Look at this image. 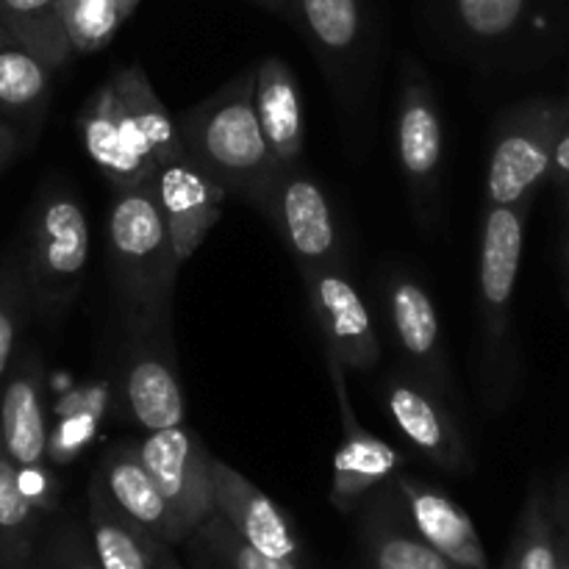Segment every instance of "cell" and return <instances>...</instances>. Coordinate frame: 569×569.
Segmentation results:
<instances>
[{
    "label": "cell",
    "mask_w": 569,
    "mask_h": 569,
    "mask_svg": "<svg viewBox=\"0 0 569 569\" xmlns=\"http://www.w3.org/2000/svg\"><path fill=\"white\" fill-rule=\"evenodd\" d=\"M81 142L92 164L117 189L153 181L159 167L181 153L178 122L142 67H120L83 106Z\"/></svg>",
    "instance_id": "6da1fadb"
},
{
    "label": "cell",
    "mask_w": 569,
    "mask_h": 569,
    "mask_svg": "<svg viewBox=\"0 0 569 569\" xmlns=\"http://www.w3.org/2000/svg\"><path fill=\"white\" fill-rule=\"evenodd\" d=\"M256 67L233 76L217 92L189 106L178 117L183 150L228 189L261 214L278 176V161L261 131L253 103Z\"/></svg>",
    "instance_id": "7a4b0ae2"
},
{
    "label": "cell",
    "mask_w": 569,
    "mask_h": 569,
    "mask_svg": "<svg viewBox=\"0 0 569 569\" xmlns=\"http://www.w3.org/2000/svg\"><path fill=\"white\" fill-rule=\"evenodd\" d=\"M528 206H487L478 248V331H481V395L489 409H503L515 389L517 350L511 306L526 248Z\"/></svg>",
    "instance_id": "3957f363"
},
{
    "label": "cell",
    "mask_w": 569,
    "mask_h": 569,
    "mask_svg": "<svg viewBox=\"0 0 569 569\" xmlns=\"http://www.w3.org/2000/svg\"><path fill=\"white\" fill-rule=\"evenodd\" d=\"M106 250L122 315L172 309L183 259L161 214L153 181L117 189L106 214Z\"/></svg>",
    "instance_id": "277c9868"
},
{
    "label": "cell",
    "mask_w": 569,
    "mask_h": 569,
    "mask_svg": "<svg viewBox=\"0 0 569 569\" xmlns=\"http://www.w3.org/2000/svg\"><path fill=\"white\" fill-rule=\"evenodd\" d=\"M122 317H126V342L117 370L122 415L144 433L181 426L187 406H183L176 339H172V309L137 311Z\"/></svg>",
    "instance_id": "5b68a950"
},
{
    "label": "cell",
    "mask_w": 569,
    "mask_h": 569,
    "mask_svg": "<svg viewBox=\"0 0 569 569\" xmlns=\"http://www.w3.org/2000/svg\"><path fill=\"white\" fill-rule=\"evenodd\" d=\"M567 120L569 106L548 98L526 100L500 120L483 178L487 206H531L539 183L550 178Z\"/></svg>",
    "instance_id": "8992f818"
},
{
    "label": "cell",
    "mask_w": 569,
    "mask_h": 569,
    "mask_svg": "<svg viewBox=\"0 0 569 569\" xmlns=\"http://www.w3.org/2000/svg\"><path fill=\"white\" fill-rule=\"evenodd\" d=\"M89 220L70 189L39 200L28 248V278L39 309L64 315L78 298L89 264Z\"/></svg>",
    "instance_id": "52a82bcc"
},
{
    "label": "cell",
    "mask_w": 569,
    "mask_h": 569,
    "mask_svg": "<svg viewBox=\"0 0 569 569\" xmlns=\"http://www.w3.org/2000/svg\"><path fill=\"white\" fill-rule=\"evenodd\" d=\"M261 217L276 228L278 239L300 272L345 264L337 211L317 178L300 164L278 170Z\"/></svg>",
    "instance_id": "ba28073f"
},
{
    "label": "cell",
    "mask_w": 569,
    "mask_h": 569,
    "mask_svg": "<svg viewBox=\"0 0 569 569\" xmlns=\"http://www.w3.org/2000/svg\"><path fill=\"white\" fill-rule=\"evenodd\" d=\"M395 150L417 209H426L439 189L445 161V120L428 72L406 61L395 109Z\"/></svg>",
    "instance_id": "9c48e42d"
},
{
    "label": "cell",
    "mask_w": 569,
    "mask_h": 569,
    "mask_svg": "<svg viewBox=\"0 0 569 569\" xmlns=\"http://www.w3.org/2000/svg\"><path fill=\"white\" fill-rule=\"evenodd\" d=\"M139 453L161 495L176 515L183 539L192 537L214 511V478L203 439L187 426L148 431L139 439Z\"/></svg>",
    "instance_id": "30bf717a"
},
{
    "label": "cell",
    "mask_w": 569,
    "mask_h": 569,
    "mask_svg": "<svg viewBox=\"0 0 569 569\" xmlns=\"http://www.w3.org/2000/svg\"><path fill=\"white\" fill-rule=\"evenodd\" d=\"M383 400L395 428L433 467L450 476H467L472 470L470 445L437 387L422 381L409 367H400L383 381Z\"/></svg>",
    "instance_id": "8fae6325"
},
{
    "label": "cell",
    "mask_w": 569,
    "mask_h": 569,
    "mask_svg": "<svg viewBox=\"0 0 569 569\" xmlns=\"http://www.w3.org/2000/svg\"><path fill=\"white\" fill-rule=\"evenodd\" d=\"M300 278L328 353L337 356L348 372L376 370L381 361V345L348 267H320V270L300 272Z\"/></svg>",
    "instance_id": "7c38bea8"
},
{
    "label": "cell",
    "mask_w": 569,
    "mask_h": 569,
    "mask_svg": "<svg viewBox=\"0 0 569 569\" xmlns=\"http://www.w3.org/2000/svg\"><path fill=\"white\" fill-rule=\"evenodd\" d=\"M328 378H331L333 395H337L339 417H342V442H339L337 456H333V472H331V503L339 511L350 515L359 509L378 487L392 481L403 467V456L383 442L381 437L367 431L361 426L359 415L353 409V398H350L348 378H345L342 361L326 350Z\"/></svg>",
    "instance_id": "4fadbf2b"
},
{
    "label": "cell",
    "mask_w": 569,
    "mask_h": 569,
    "mask_svg": "<svg viewBox=\"0 0 569 569\" xmlns=\"http://www.w3.org/2000/svg\"><path fill=\"white\" fill-rule=\"evenodd\" d=\"M153 187L161 214H164L167 228L172 233V242H176L181 259L189 261L206 242L211 228L220 222L226 200L231 194L187 150H181L159 167Z\"/></svg>",
    "instance_id": "5bb4252c"
},
{
    "label": "cell",
    "mask_w": 569,
    "mask_h": 569,
    "mask_svg": "<svg viewBox=\"0 0 569 569\" xmlns=\"http://www.w3.org/2000/svg\"><path fill=\"white\" fill-rule=\"evenodd\" d=\"M383 300H387L389 328L403 353L406 367L442 395L448 392L450 367L448 353H445L442 322H439L437 306L428 289L409 272L392 270L383 283Z\"/></svg>",
    "instance_id": "9a60e30c"
},
{
    "label": "cell",
    "mask_w": 569,
    "mask_h": 569,
    "mask_svg": "<svg viewBox=\"0 0 569 569\" xmlns=\"http://www.w3.org/2000/svg\"><path fill=\"white\" fill-rule=\"evenodd\" d=\"M211 478H214V511L231 522L233 531L261 553L298 565L303 550L287 511H281L270 495L261 492L253 481H248L226 461H211Z\"/></svg>",
    "instance_id": "2e32d148"
},
{
    "label": "cell",
    "mask_w": 569,
    "mask_h": 569,
    "mask_svg": "<svg viewBox=\"0 0 569 569\" xmlns=\"http://www.w3.org/2000/svg\"><path fill=\"white\" fill-rule=\"evenodd\" d=\"M361 548L370 569H459L411 526L395 478L361 503Z\"/></svg>",
    "instance_id": "e0dca14e"
},
{
    "label": "cell",
    "mask_w": 569,
    "mask_h": 569,
    "mask_svg": "<svg viewBox=\"0 0 569 569\" xmlns=\"http://www.w3.org/2000/svg\"><path fill=\"white\" fill-rule=\"evenodd\" d=\"M395 483L409 511L411 526L431 548H437L459 569H489V556L478 537L476 522L450 495L406 472H398Z\"/></svg>",
    "instance_id": "ac0fdd59"
},
{
    "label": "cell",
    "mask_w": 569,
    "mask_h": 569,
    "mask_svg": "<svg viewBox=\"0 0 569 569\" xmlns=\"http://www.w3.org/2000/svg\"><path fill=\"white\" fill-rule=\"evenodd\" d=\"M98 478L106 487L109 498L126 511L128 517H133L137 522H142L148 531H153L156 537L164 539L167 545H183L181 528H178L176 515H172L170 503L161 495L159 483L153 481L150 470L144 467L142 453H139V442H117L111 445L103 453L98 467Z\"/></svg>",
    "instance_id": "d6986e66"
},
{
    "label": "cell",
    "mask_w": 569,
    "mask_h": 569,
    "mask_svg": "<svg viewBox=\"0 0 569 569\" xmlns=\"http://www.w3.org/2000/svg\"><path fill=\"white\" fill-rule=\"evenodd\" d=\"M89 542L100 569H161L172 545L128 517L109 498L100 478L89 487Z\"/></svg>",
    "instance_id": "ffe728a7"
},
{
    "label": "cell",
    "mask_w": 569,
    "mask_h": 569,
    "mask_svg": "<svg viewBox=\"0 0 569 569\" xmlns=\"http://www.w3.org/2000/svg\"><path fill=\"white\" fill-rule=\"evenodd\" d=\"M256 114L278 167L300 164L303 156V100L292 67L278 56L256 64Z\"/></svg>",
    "instance_id": "44dd1931"
},
{
    "label": "cell",
    "mask_w": 569,
    "mask_h": 569,
    "mask_svg": "<svg viewBox=\"0 0 569 569\" xmlns=\"http://www.w3.org/2000/svg\"><path fill=\"white\" fill-rule=\"evenodd\" d=\"M0 445L20 470H42L48 456V422L42 376L33 361H26L0 395Z\"/></svg>",
    "instance_id": "7402d4cb"
},
{
    "label": "cell",
    "mask_w": 569,
    "mask_h": 569,
    "mask_svg": "<svg viewBox=\"0 0 569 569\" xmlns=\"http://www.w3.org/2000/svg\"><path fill=\"white\" fill-rule=\"evenodd\" d=\"M295 17L317 56L331 64L328 76L342 78L361 42L359 0H295Z\"/></svg>",
    "instance_id": "603a6c76"
},
{
    "label": "cell",
    "mask_w": 569,
    "mask_h": 569,
    "mask_svg": "<svg viewBox=\"0 0 569 569\" xmlns=\"http://www.w3.org/2000/svg\"><path fill=\"white\" fill-rule=\"evenodd\" d=\"M39 509L22 483V470L0 445V569L31 567Z\"/></svg>",
    "instance_id": "cb8c5ba5"
},
{
    "label": "cell",
    "mask_w": 569,
    "mask_h": 569,
    "mask_svg": "<svg viewBox=\"0 0 569 569\" xmlns=\"http://www.w3.org/2000/svg\"><path fill=\"white\" fill-rule=\"evenodd\" d=\"M0 28L50 67L64 64L72 53L61 0H0Z\"/></svg>",
    "instance_id": "d4e9b609"
},
{
    "label": "cell",
    "mask_w": 569,
    "mask_h": 569,
    "mask_svg": "<svg viewBox=\"0 0 569 569\" xmlns=\"http://www.w3.org/2000/svg\"><path fill=\"white\" fill-rule=\"evenodd\" d=\"M561 548H559V522H556L553 495L533 483L528 492L526 506L517 520L515 539H511L509 556H506L503 569H559Z\"/></svg>",
    "instance_id": "484cf974"
},
{
    "label": "cell",
    "mask_w": 569,
    "mask_h": 569,
    "mask_svg": "<svg viewBox=\"0 0 569 569\" xmlns=\"http://www.w3.org/2000/svg\"><path fill=\"white\" fill-rule=\"evenodd\" d=\"M53 67L0 28V106L26 111L42 106Z\"/></svg>",
    "instance_id": "4316f807"
},
{
    "label": "cell",
    "mask_w": 569,
    "mask_h": 569,
    "mask_svg": "<svg viewBox=\"0 0 569 569\" xmlns=\"http://www.w3.org/2000/svg\"><path fill=\"white\" fill-rule=\"evenodd\" d=\"M183 545L209 556V559L217 561L222 569H300L295 561L272 559V556L253 548L248 539L239 537V533L233 531V526L220 515V511H211L209 520H206Z\"/></svg>",
    "instance_id": "83f0119b"
},
{
    "label": "cell",
    "mask_w": 569,
    "mask_h": 569,
    "mask_svg": "<svg viewBox=\"0 0 569 569\" xmlns=\"http://www.w3.org/2000/svg\"><path fill=\"white\" fill-rule=\"evenodd\" d=\"M122 20L126 14L117 0H72L64 9L67 33H70L72 50L78 53H92L103 48L122 26Z\"/></svg>",
    "instance_id": "f1b7e54d"
},
{
    "label": "cell",
    "mask_w": 569,
    "mask_h": 569,
    "mask_svg": "<svg viewBox=\"0 0 569 569\" xmlns=\"http://www.w3.org/2000/svg\"><path fill=\"white\" fill-rule=\"evenodd\" d=\"M456 20L478 42H495L517 31L528 0H453Z\"/></svg>",
    "instance_id": "f546056e"
},
{
    "label": "cell",
    "mask_w": 569,
    "mask_h": 569,
    "mask_svg": "<svg viewBox=\"0 0 569 569\" xmlns=\"http://www.w3.org/2000/svg\"><path fill=\"white\" fill-rule=\"evenodd\" d=\"M37 569H100L92 553V542H83L76 528H67L50 542Z\"/></svg>",
    "instance_id": "4dcf8cb0"
},
{
    "label": "cell",
    "mask_w": 569,
    "mask_h": 569,
    "mask_svg": "<svg viewBox=\"0 0 569 569\" xmlns=\"http://www.w3.org/2000/svg\"><path fill=\"white\" fill-rule=\"evenodd\" d=\"M20 306H22V281L14 278L0 295V378L9 370L11 353H14L17 328H20Z\"/></svg>",
    "instance_id": "1f68e13d"
},
{
    "label": "cell",
    "mask_w": 569,
    "mask_h": 569,
    "mask_svg": "<svg viewBox=\"0 0 569 569\" xmlns=\"http://www.w3.org/2000/svg\"><path fill=\"white\" fill-rule=\"evenodd\" d=\"M556 522H559V548H561V567L569 569V478L559 481L553 492Z\"/></svg>",
    "instance_id": "d6a6232c"
},
{
    "label": "cell",
    "mask_w": 569,
    "mask_h": 569,
    "mask_svg": "<svg viewBox=\"0 0 569 569\" xmlns=\"http://www.w3.org/2000/svg\"><path fill=\"white\" fill-rule=\"evenodd\" d=\"M550 178L561 187H569V120L561 131L559 142H556L553 150V164H550Z\"/></svg>",
    "instance_id": "836d02e7"
},
{
    "label": "cell",
    "mask_w": 569,
    "mask_h": 569,
    "mask_svg": "<svg viewBox=\"0 0 569 569\" xmlns=\"http://www.w3.org/2000/svg\"><path fill=\"white\" fill-rule=\"evenodd\" d=\"M250 3L261 6L267 11H276L281 17H295V0H250Z\"/></svg>",
    "instance_id": "e575fe53"
},
{
    "label": "cell",
    "mask_w": 569,
    "mask_h": 569,
    "mask_svg": "<svg viewBox=\"0 0 569 569\" xmlns=\"http://www.w3.org/2000/svg\"><path fill=\"white\" fill-rule=\"evenodd\" d=\"M11 150H14V137H11L9 131H3V128H0V164L9 159Z\"/></svg>",
    "instance_id": "d590c367"
},
{
    "label": "cell",
    "mask_w": 569,
    "mask_h": 569,
    "mask_svg": "<svg viewBox=\"0 0 569 569\" xmlns=\"http://www.w3.org/2000/svg\"><path fill=\"white\" fill-rule=\"evenodd\" d=\"M117 3H120L122 14H126V17H131V11L137 9V3H139V0H117Z\"/></svg>",
    "instance_id": "8d00e7d4"
},
{
    "label": "cell",
    "mask_w": 569,
    "mask_h": 569,
    "mask_svg": "<svg viewBox=\"0 0 569 569\" xmlns=\"http://www.w3.org/2000/svg\"><path fill=\"white\" fill-rule=\"evenodd\" d=\"M192 550H194V548H192ZM198 553H200V550H198ZM200 569H222V567L217 565V561H211L209 556H203V553H200Z\"/></svg>",
    "instance_id": "74e56055"
},
{
    "label": "cell",
    "mask_w": 569,
    "mask_h": 569,
    "mask_svg": "<svg viewBox=\"0 0 569 569\" xmlns=\"http://www.w3.org/2000/svg\"><path fill=\"white\" fill-rule=\"evenodd\" d=\"M161 569H183L181 565H178V559H176V556H167V561H164V565H161Z\"/></svg>",
    "instance_id": "f35d334b"
},
{
    "label": "cell",
    "mask_w": 569,
    "mask_h": 569,
    "mask_svg": "<svg viewBox=\"0 0 569 569\" xmlns=\"http://www.w3.org/2000/svg\"><path fill=\"white\" fill-rule=\"evenodd\" d=\"M565 259H567V267H569V239H567V244H565Z\"/></svg>",
    "instance_id": "ab89813d"
}]
</instances>
